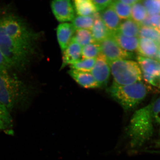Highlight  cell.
<instances>
[{"instance_id":"cell-1","label":"cell","mask_w":160,"mask_h":160,"mask_svg":"<svg viewBox=\"0 0 160 160\" xmlns=\"http://www.w3.org/2000/svg\"><path fill=\"white\" fill-rule=\"evenodd\" d=\"M40 36L18 15L0 12V50L12 69L23 71L29 67Z\"/></svg>"},{"instance_id":"cell-2","label":"cell","mask_w":160,"mask_h":160,"mask_svg":"<svg viewBox=\"0 0 160 160\" xmlns=\"http://www.w3.org/2000/svg\"><path fill=\"white\" fill-rule=\"evenodd\" d=\"M32 90L27 83L10 70L0 72V104L10 112L29 103Z\"/></svg>"},{"instance_id":"cell-3","label":"cell","mask_w":160,"mask_h":160,"mask_svg":"<svg viewBox=\"0 0 160 160\" xmlns=\"http://www.w3.org/2000/svg\"><path fill=\"white\" fill-rule=\"evenodd\" d=\"M154 122L151 103L135 112L126 129V136L131 148H139L151 138Z\"/></svg>"},{"instance_id":"cell-4","label":"cell","mask_w":160,"mask_h":160,"mask_svg":"<svg viewBox=\"0 0 160 160\" xmlns=\"http://www.w3.org/2000/svg\"><path fill=\"white\" fill-rule=\"evenodd\" d=\"M148 87L142 82L126 86L112 83L107 89L111 97L125 111L134 109L145 99L148 94Z\"/></svg>"},{"instance_id":"cell-5","label":"cell","mask_w":160,"mask_h":160,"mask_svg":"<svg viewBox=\"0 0 160 160\" xmlns=\"http://www.w3.org/2000/svg\"><path fill=\"white\" fill-rule=\"evenodd\" d=\"M109 62L115 84L126 86L141 82L142 79V73L136 62L127 59Z\"/></svg>"},{"instance_id":"cell-6","label":"cell","mask_w":160,"mask_h":160,"mask_svg":"<svg viewBox=\"0 0 160 160\" xmlns=\"http://www.w3.org/2000/svg\"><path fill=\"white\" fill-rule=\"evenodd\" d=\"M99 43L101 53L109 62L119 59L128 60L133 58V54L122 49L110 35Z\"/></svg>"},{"instance_id":"cell-7","label":"cell","mask_w":160,"mask_h":160,"mask_svg":"<svg viewBox=\"0 0 160 160\" xmlns=\"http://www.w3.org/2000/svg\"><path fill=\"white\" fill-rule=\"evenodd\" d=\"M51 7L55 17L59 22H70L75 17L72 0H52Z\"/></svg>"},{"instance_id":"cell-8","label":"cell","mask_w":160,"mask_h":160,"mask_svg":"<svg viewBox=\"0 0 160 160\" xmlns=\"http://www.w3.org/2000/svg\"><path fill=\"white\" fill-rule=\"evenodd\" d=\"M110 72L109 61L102 53H100L96 58L94 67L91 72L100 87H104L107 85Z\"/></svg>"},{"instance_id":"cell-9","label":"cell","mask_w":160,"mask_h":160,"mask_svg":"<svg viewBox=\"0 0 160 160\" xmlns=\"http://www.w3.org/2000/svg\"><path fill=\"white\" fill-rule=\"evenodd\" d=\"M82 48V47L72 39L69 46L63 51L61 69L65 68L68 65H72L81 60Z\"/></svg>"},{"instance_id":"cell-10","label":"cell","mask_w":160,"mask_h":160,"mask_svg":"<svg viewBox=\"0 0 160 160\" xmlns=\"http://www.w3.org/2000/svg\"><path fill=\"white\" fill-rule=\"evenodd\" d=\"M75 31L71 23L63 22L58 26L57 35L62 51H64L71 42Z\"/></svg>"},{"instance_id":"cell-11","label":"cell","mask_w":160,"mask_h":160,"mask_svg":"<svg viewBox=\"0 0 160 160\" xmlns=\"http://www.w3.org/2000/svg\"><path fill=\"white\" fill-rule=\"evenodd\" d=\"M68 73L79 85L86 89L99 88V86L91 72L71 69Z\"/></svg>"},{"instance_id":"cell-12","label":"cell","mask_w":160,"mask_h":160,"mask_svg":"<svg viewBox=\"0 0 160 160\" xmlns=\"http://www.w3.org/2000/svg\"><path fill=\"white\" fill-rule=\"evenodd\" d=\"M159 49V46L154 41L145 38H140L137 50L140 56L157 59L158 61Z\"/></svg>"},{"instance_id":"cell-13","label":"cell","mask_w":160,"mask_h":160,"mask_svg":"<svg viewBox=\"0 0 160 160\" xmlns=\"http://www.w3.org/2000/svg\"><path fill=\"white\" fill-rule=\"evenodd\" d=\"M100 14L103 23L111 33L118 31L122 22L111 6L100 12Z\"/></svg>"},{"instance_id":"cell-14","label":"cell","mask_w":160,"mask_h":160,"mask_svg":"<svg viewBox=\"0 0 160 160\" xmlns=\"http://www.w3.org/2000/svg\"><path fill=\"white\" fill-rule=\"evenodd\" d=\"M94 23L91 31L95 42L100 43L109 37L111 32L104 24L98 12L93 15Z\"/></svg>"},{"instance_id":"cell-15","label":"cell","mask_w":160,"mask_h":160,"mask_svg":"<svg viewBox=\"0 0 160 160\" xmlns=\"http://www.w3.org/2000/svg\"><path fill=\"white\" fill-rule=\"evenodd\" d=\"M115 41L125 51L132 52L137 51L139 39L137 37H129L117 31L110 33Z\"/></svg>"},{"instance_id":"cell-16","label":"cell","mask_w":160,"mask_h":160,"mask_svg":"<svg viewBox=\"0 0 160 160\" xmlns=\"http://www.w3.org/2000/svg\"><path fill=\"white\" fill-rule=\"evenodd\" d=\"M137 61L142 73L153 76L160 74V63L157 60L139 55Z\"/></svg>"},{"instance_id":"cell-17","label":"cell","mask_w":160,"mask_h":160,"mask_svg":"<svg viewBox=\"0 0 160 160\" xmlns=\"http://www.w3.org/2000/svg\"><path fill=\"white\" fill-rule=\"evenodd\" d=\"M73 2L78 16H92L98 12L92 0H73Z\"/></svg>"},{"instance_id":"cell-18","label":"cell","mask_w":160,"mask_h":160,"mask_svg":"<svg viewBox=\"0 0 160 160\" xmlns=\"http://www.w3.org/2000/svg\"><path fill=\"white\" fill-rule=\"evenodd\" d=\"M140 28L139 24L130 18L121 22L117 32L126 36L138 38Z\"/></svg>"},{"instance_id":"cell-19","label":"cell","mask_w":160,"mask_h":160,"mask_svg":"<svg viewBox=\"0 0 160 160\" xmlns=\"http://www.w3.org/2000/svg\"><path fill=\"white\" fill-rule=\"evenodd\" d=\"M111 6L120 19L126 20L131 18V6L124 4L118 0H114Z\"/></svg>"},{"instance_id":"cell-20","label":"cell","mask_w":160,"mask_h":160,"mask_svg":"<svg viewBox=\"0 0 160 160\" xmlns=\"http://www.w3.org/2000/svg\"><path fill=\"white\" fill-rule=\"evenodd\" d=\"M94 23L93 16H78L72 21V26L75 30L87 29L91 30Z\"/></svg>"},{"instance_id":"cell-21","label":"cell","mask_w":160,"mask_h":160,"mask_svg":"<svg viewBox=\"0 0 160 160\" xmlns=\"http://www.w3.org/2000/svg\"><path fill=\"white\" fill-rule=\"evenodd\" d=\"M72 39L82 47L95 42L92 37L91 30L87 29H78L76 30Z\"/></svg>"},{"instance_id":"cell-22","label":"cell","mask_w":160,"mask_h":160,"mask_svg":"<svg viewBox=\"0 0 160 160\" xmlns=\"http://www.w3.org/2000/svg\"><path fill=\"white\" fill-rule=\"evenodd\" d=\"M101 53V46L99 43L94 42L90 43L82 48V59L96 58Z\"/></svg>"},{"instance_id":"cell-23","label":"cell","mask_w":160,"mask_h":160,"mask_svg":"<svg viewBox=\"0 0 160 160\" xmlns=\"http://www.w3.org/2000/svg\"><path fill=\"white\" fill-rule=\"evenodd\" d=\"M145 7L142 3L138 2L131 7V17L132 19L138 24H141L148 15Z\"/></svg>"},{"instance_id":"cell-24","label":"cell","mask_w":160,"mask_h":160,"mask_svg":"<svg viewBox=\"0 0 160 160\" xmlns=\"http://www.w3.org/2000/svg\"><path fill=\"white\" fill-rule=\"evenodd\" d=\"M12 126V119L10 112L0 104V130H7Z\"/></svg>"},{"instance_id":"cell-25","label":"cell","mask_w":160,"mask_h":160,"mask_svg":"<svg viewBox=\"0 0 160 160\" xmlns=\"http://www.w3.org/2000/svg\"><path fill=\"white\" fill-rule=\"evenodd\" d=\"M96 58L81 59L72 65H70L71 69L78 71L91 72L95 63Z\"/></svg>"},{"instance_id":"cell-26","label":"cell","mask_w":160,"mask_h":160,"mask_svg":"<svg viewBox=\"0 0 160 160\" xmlns=\"http://www.w3.org/2000/svg\"><path fill=\"white\" fill-rule=\"evenodd\" d=\"M142 2L149 15L160 14V0H142Z\"/></svg>"},{"instance_id":"cell-27","label":"cell","mask_w":160,"mask_h":160,"mask_svg":"<svg viewBox=\"0 0 160 160\" xmlns=\"http://www.w3.org/2000/svg\"><path fill=\"white\" fill-rule=\"evenodd\" d=\"M152 113L155 123L160 125V97L151 103Z\"/></svg>"},{"instance_id":"cell-28","label":"cell","mask_w":160,"mask_h":160,"mask_svg":"<svg viewBox=\"0 0 160 160\" xmlns=\"http://www.w3.org/2000/svg\"><path fill=\"white\" fill-rule=\"evenodd\" d=\"M98 12H101L111 6L114 0H92Z\"/></svg>"},{"instance_id":"cell-29","label":"cell","mask_w":160,"mask_h":160,"mask_svg":"<svg viewBox=\"0 0 160 160\" xmlns=\"http://www.w3.org/2000/svg\"><path fill=\"white\" fill-rule=\"evenodd\" d=\"M12 69L10 63L0 50V72Z\"/></svg>"},{"instance_id":"cell-30","label":"cell","mask_w":160,"mask_h":160,"mask_svg":"<svg viewBox=\"0 0 160 160\" xmlns=\"http://www.w3.org/2000/svg\"><path fill=\"white\" fill-rule=\"evenodd\" d=\"M150 19L152 27L160 32V14L150 16Z\"/></svg>"},{"instance_id":"cell-31","label":"cell","mask_w":160,"mask_h":160,"mask_svg":"<svg viewBox=\"0 0 160 160\" xmlns=\"http://www.w3.org/2000/svg\"><path fill=\"white\" fill-rule=\"evenodd\" d=\"M118 1L122 2L124 4L131 6V5H134L135 3L138 2L140 0H118Z\"/></svg>"},{"instance_id":"cell-32","label":"cell","mask_w":160,"mask_h":160,"mask_svg":"<svg viewBox=\"0 0 160 160\" xmlns=\"http://www.w3.org/2000/svg\"><path fill=\"white\" fill-rule=\"evenodd\" d=\"M158 61L159 62H160V48L159 50L158 53Z\"/></svg>"},{"instance_id":"cell-33","label":"cell","mask_w":160,"mask_h":160,"mask_svg":"<svg viewBox=\"0 0 160 160\" xmlns=\"http://www.w3.org/2000/svg\"><path fill=\"white\" fill-rule=\"evenodd\" d=\"M157 146H160V142H158L157 143Z\"/></svg>"},{"instance_id":"cell-34","label":"cell","mask_w":160,"mask_h":160,"mask_svg":"<svg viewBox=\"0 0 160 160\" xmlns=\"http://www.w3.org/2000/svg\"><path fill=\"white\" fill-rule=\"evenodd\" d=\"M159 132H160V131Z\"/></svg>"},{"instance_id":"cell-35","label":"cell","mask_w":160,"mask_h":160,"mask_svg":"<svg viewBox=\"0 0 160 160\" xmlns=\"http://www.w3.org/2000/svg\"></svg>"}]
</instances>
